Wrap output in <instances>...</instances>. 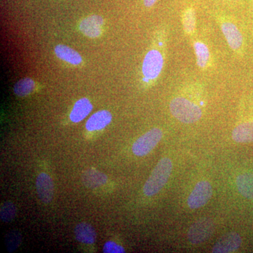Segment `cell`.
I'll use <instances>...</instances> for the list:
<instances>
[{"mask_svg": "<svg viewBox=\"0 0 253 253\" xmlns=\"http://www.w3.org/2000/svg\"><path fill=\"white\" fill-rule=\"evenodd\" d=\"M6 249L9 253H13L21 246L22 237L17 231H11L6 234L4 238Z\"/></svg>", "mask_w": 253, "mask_h": 253, "instance_id": "44dd1931", "label": "cell"}, {"mask_svg": "<svg viewBox=\"0 0 253 253\" xmlns=\"http://www.w3.org/2000/svg\"><path fill=\"white\" fill-rule=\"evenodd\" d=\"M172 162L169 158H163L151 172L144 186V194L151 197L161 191L167 184L172 171Z\"/></svg>", "mask_w": 253, "mask_h": 253, "instance_id": "7a4b0ae2", "label": "cell"}, {"mask_svg": "<svg viewBox=\"0 0 253 253\" xmlns=\"http://www.w3.org/2000/svg\"><path fill=\"white\" fill-rule=\"evenodd\" d=\"M194 49L198 66L201 69L208 68L211 62V53L208 46L203 42L197 41L194 42Z\"/></svg>", "mask_w": 253, "mask_h": 253, "instance_id": "e0dca14e", "label": "cell"}, {"mask_svg": "<svg viewBox=\"0 0 253 253\" xmlns=\"http://www.w3.org/2000/svg\"><path fill=\"white\" fill-rule=\"evenodd\" d=\"M55 54L58 58L73 65H79L83 61L81 55L67 46L59 44L55 47Z\"/></svg>", "mask_w": 253, "mask_h": 253, "instance_id": "ac0fdd59", "label": "cell"}, {"mask_svg": "<svg viewBox=\"0 0 253 253\" xmlns=\"http://www.w3.org/2000/svg\"><path fill=\"white\" fill-rule=\"evenodd\" d=\"M16 215V206L13 203L6 201L1 204L0 209V218L4 222H9L14 219Z\"/></svg>", "mask_w": 253, "mask_h": 253, "instance_id": "7402d4cb", "label": "cell"}, {"mask_svg": "<svg viewBox=\"0 0 253 253\" xmlns=\"http://www.w3.org/2000/svg\"><path fill=\"white\" fill-rule=\"evenodd\" d=\"M214 223L209 218H201L192 224L188 231V239L192 244H202L212 235Z\"/></svg>", "mask_w": 253, "mask_h": 253, "instance_id": "5b68a950", "label": "cell"}, {"mask_svg": "<svg viewBox=\"0 0 253 253\" xmlns=\"http://www.w3.org/2000/svg\"><path fill=\"white\" fill-rule=\"evenodd\" d=\"M182 24L184 32L188 36L194 34L196 28V12L192 8H188L182 14Z\"/></svg>", "mask_w": 253, "mask_h": 253, "instance_id": "d6986e66", "label": "cell"}, {"mask_svg": "<svg viewBox=\"0 0 253 253\" xmlns=\"http://www.w3.org/2000/svg\"><path fill=\"white\" fill-rule=\"evenodd\" d=\"M242 239L236 232L227 233L218 240L212 248V253H226L235 252L241 247Z\"/></svg>", "mask_w": 253, "mask_h": 253, "instance_id": "ba28073f", "label": "cell"}, {"mask_svg": "<svg viewBox=\"0 0 253 253\" xmlns=\"http://www.w3.org/2000/svg\"><path fill=\"white\" fill-rule=\"evenodd\" d=\"M75 235L79 242L84 244H94L96 233L91 224L86 222L78 224L75 228Z\"/></svg>", "mask_w": 253, "mask_h": 253, "instance_id": "9a60e30c", "label": "cell"}, {"mask_svg": "<svg viewBox=\"0 0 253 253\" xmlns=\"http://www.w3.org/2000/svg\"><path fill=\"white\" fill-rule=\"evenodd\" d=\"M92 109L93 106L89 100L83 98L75 104L70 115V118L73 123L81 122L90 113Z\"/></svg>", "mask_w": 253, "mask_h": 253, "instance_id": "5bb4252c", "label": "cell"}, {"mask_svg": "<svg viewBox=\"0 0 253 253\" xmlns=\"http://www.w3.org/2000/svg\"><path fill=\"white\" fill-rule=\"evenodd\" d=\"M212 187L209 181H199L188 198V206L193 210L204 207L212 198Z\"/></svg>", "mask_w": 253, "mask_h": 253, "instance_id": "8992f818", "label": "cell"}, {"mask_svg": "<svg viewBox=\"0 0 253 253\" xmlns=\"http://www.w3.org/2000/svg\"><path fill=\"white\" fill-rule=\"evenodd\" d=\"M234 141L241 144L253 142V121L241 123L232 132Z\"/></svg>", "mask_w": 253, "mask_h": 253, "instance_id": "7c38bea8", "label": "cell"}, {"mask_svg": "<svg viewBox=\"0 0 253 253\" xmlns=\"http://www.w3.org/2000/svg\"><path fill=\"white\" fill-rule=\"evenodd\" d=\"M163 136V131L159 128H154L136 139L132 146L133 154L136 156H146L157 146Z\"/></svg>", "mask_w": 253, "mask_h": 253, "instance_id": "277c9868", "label": "cell"}, {"mask_svg": "<svg viewBox=\"0 0 253 253\" xmlns=\"http://www.w3.org/2000/svg\"><path fill=\"white\" fill-rule=\"evenodd\" d=\"M169 110L173 116L181 123L191 124L199 121L203 111L199 105L184 96H178L171 101Z\"/></svg>", "mask_w": 253, "mask_h": 253, "instance_id": "6da1fadb", "label": "cell"}, {"mask_svg": "<svg viewBox=\"0 0 253 253\" xmlns=\"http://www.w3.org/2000/svg\"><path fill=\"white\" fill-rule=\"evenodd\" d=\"M103 252L104 253H123L126 251L123 246H120L113 241H109L104 244Z\"/></svg>", "mask_w": 253, "mask_h": 253, "instance_id": "603a6c76", "label": "cell"}, {"mask_svg": "<svg viewBox=\"0 0 253 253\" xmlns=\"http://www.w3.org/2000/svg\"><path fill=\"white\" fill-rule=\"evenodd\" d=\"M165 56L161 50L153 49L145 56L142 64L144 81H155L159 77L164 66Z\"/></svg>", "mask_w": 253, "mask_h": 253, "instance_id": "3957f363", "label": "cell"}, {"mask_svg": "<svg viewBox=\"0 0 253 253\" xmlns=\"http://www.w3.org/2000/svg\"><path fill=\"white\" fill-rule=\"evenodd\" d=\"M220 26L221 31L231 49L235 52H241L244 44V39L237 26L234 23L228 21H221Z\"/></svg>", "mask_w": 253, "mask_h": 253, "instance_id": "52a82bcc", "label": "cell"}, {"mask_svg": "<svg viewBox=\"0 0 253 253\" xmlns=\"http://www.w3.org/2000/svg\"><path fill=\"white\" fill-rule=\"evenodd\" d=\"M112 121V115L106 110L98 111L93 114L86 123L88 131L101 130L106 127Z\"/></svg>", "mask_w": 253, "mask_h": 253, "instance_id": "8fae6325", "label": "cell"}, {"mask_svg": "<svg viewBox=\"0 0 253 253\" xmlns=\"http://www.w3.org/2000/svg\"><path fill=\"white\" fill-rule=\"evenodd\" d=\"M82 180L86 187L96 189L104 185L107 182L108 177L104 173L91 168L83 173Z\"/></svg>", "mask_w": 253, "mask_h": 253, "instance_id": "4fadbf2b", "label": "cell"}, {"mask_svg": "<svg viewBox=\"0 0 253 253\" xmlns=\"http://www.w3.org/2000/svg\"><path fill=\"white\" fill-rule=\"evenodd\" d=\"M104 19L99 16H90L84 18L81 23L80 28L83 34L91 38H97L102 33Z\"/></svg>", "mask_w": 253, "mask_h": 253, "instance_id": "30bf717a", "label": "cell"}, {"mask_svg": "<svg viewBox=\"0 0 253 253\" xmlns=\"http://www.w3.org/2000/svg\"><path fill=\"white\" fill-rule=\"evenodd\" d=\"M236 186L243 196L246 199H253V173H244L238 176Z\"/></svg>", "mask_w": 253, "mask_h": 253, "instance_id": "2e32d148", "label": "cell"}, {"mask_svg": "<svg viewBox=\"0 0 253 253\" xmlns=\"http://www.w3.org/2000/svg\"><path fill=\"white\" fill-rule=\"evenodd\" d=\"M35 83L31 78H24L21 80L14 85V91L15 94L18 96H27L31 94L35 89Z\"/></svg>", "mask_w": 253, "mask_h": 253, "instance_id": "ffe728a7", "label": "cell"}, {"mask_svg": "<svg viewBox=\"0 0 253 253\" xmlns=\"http://www.w3.org/2000/svg\"><path fill=\"white\" fill-rule=\"evenodd\" d=\"M156 1L157 0H144V4L146 7H151Z\"/></svg>", "mask_w": 253, "mask_h": 253, "instance_id": "cb8c5ba5", "label": "cell"}, {"mask_svg": "<svg viewBox=\"0 0 253 253\" xmlns=\"http://www.w3.org/2000/svg\"><path fill=\"white\" fill-rule=\"evenodd\" d=\"M36 190L42 202L48 204L54 196V185L52 179L46 173L42 172L36 179Z\"/></svg>", "mask_w": 253, "mask_h": 253, "instance_id": "9c48e42d", "label": "cell"}]
</instances>
